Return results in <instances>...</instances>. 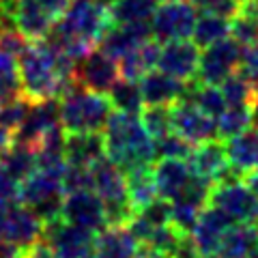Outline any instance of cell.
<instances>
[{
	"label": "cell",
	"mask_w": 258,
	"mask_h": 258,
	"mask_svg": "<svg viewBox=\"0 0 258 258\" xmlns=\"http://www.w3.org/2000/svg\"><path fill=\"white\" fill-rule=\"evenodd\" d=\"M106 157L101 134H67L64 138V159L69 166L91 168Z\"/></svg>",
	"instance_id": "cell-24"
},
{
	"label": "cell",
	"mask_w": 258,
	"mask_h": 258,
	"mask_svg": "<svg viewBox=\"0 0 258 258\" xmlns=\"http://www.w3.org/2000/svg\"><path fill=\"white\" fill-rule=\"evenodd\" d=\"M62 200H64L62 181L54 179L50 174H43L37 170L20 183L18 203L30 209L43 224L60 217Z\"/></svg>",
	"instance_id": "cell-7"
},
{
	"label": "cell",
	"mask_w": 258,
	"mask_h": 258,
	"mask_svg": "<svg viewBox=\"0 0 258 258\" xmlns=\"http://www.w3.org/2000/svg\"><path fill=\"white\" fill-rule=\"evenodd\" d=\"M62 187H64V194L93 189L91 168H84V166H67V170H64V174H62Z\"/></svg>",
	"instance_id": "cell-40"
},
{
	"label": "cell",
	"mask_w": 258,
	"mask_h": 258,
	"mask_svg": "<svg viewBox=\"0 0 258 258\" xmlns=\"http://www.w3.org/2000/svg\"><path fill=\"white\" fill-rule=\"evenodd\" d=\"M60 125V106L58 99H47V101H35L30 103L28 114L24 118L20 129L13 134L15 142L28 144V147H37L39 140L43 138L47 132H52Z\"/></svg>",
	"instance_id": "cell-16"
},
{
	"label": "cell",
	"mask_w": 258,
	"mask_h": 258,
	"mask_svg": "<svg viewBox=\"0 0 258 258\" xmlns=\"http://www.w3.org/2000/svg\"><path fill=\"white\" fill-rule=\"evenodd\" d=\"M258 249L256 224H232L217 245V258H249Z\"/></svg>",
	"instance_id": "cell-25"
},
{
	"label": "cell",
	"mask_w": 258,
	"mask_h": 258,
	"mask_svg": "<svg viewBox=\"0 0 258 258\" xmlns=\"http://www.w3.org/2000/svg\"><path fill=\"white\" fill-rule=\"evenodd\" d=\"M187 164L191 168V172L196 176L217 183L222 181L226 174L230 172L228 157H226V147L222 140H209L203 144H196L191 149V155L187 159Z\"/></svg>",
	"instance_id": "cell-18"
},
{
	"label": "cell",
	"mask_w": 258,
	"mask_h": 258,
	"mask_svg": "<svg viewBox=\"0 0 258 258\" xmlns=\"http://www.w3.org/2000/svg\"><path fill=\"white\" fill-rule=\"evenodd\" d=\"M71 0H0V28H18L28 41H41L69 9Z\"/></svg>",
	"instance_id": "cell-4"
},
{
	"label": "cell",
	"mask_w": 258,
	"mask_h": 258,
	"mask_svg": "<svg viewBox=\"0 0 258 258\" xmlns=\"http://www.w3.org/2000/svg\"><path fill=\"white\" fill-rule=\"evenodd\" d=\"M97 3H103V5H106V7H108V3H110V0H97Z\"/></svg>",
	"instance_id": "cell-51"
},
{
	"label": "cell",
	"mask_w": 258,
	"mask_h": 258,
	"mask_svg": "<svg viewBox=\"0 0 258 258\" xmlns=\"http://www.w3.org/2000/svg\"><path fill=\"white\" fill-rule=\"evenodd\" d=\"M108 99L116 112H127V114L140 116L144 110V99H142L140 86H138V82H132V80L120 78L118 82L110 88Z\"/></svg>",
	"instance_id": "cell-31"
},
{
	"label": "cell",
	"mask_w": 258,
	"mask_h": 258,
	"mask_svg": "<svg viewBox=\"0 0 258 258\" xmlns=\"http://www.w3.org/2000/svg\"><path fill=\"white\" fill-rule=\"evenodd\" d=\"M41 241L50 247L52 258H84L93 254L95 235L67 224L62 217H56L43 224Z\"/></svg>",
	"instance_id": "cell-11"
},
{
	"label": "cell",
	"mask_w": 258,
	"mask_h": 258,
	"mask_svg": "<svg viewBox=\"0 0 258 258\" xmlns=\"http://www.w3.org/2000/svg\"><path fill=\"white\" fill-rule=\"evenodd\" d=\"M235 224L228 215H224L220 209H215L211 205H207L198 215V222L194 226L191 241L196 243L200 256L215 254L217 245H220L222 237L226 235V230Z\"/></svg>",
	"instance_id": "cell-20"
},
{
	"label": "cell",
	"mask_w": 258,
	"mask_h": 258,
	"mask_svg": "<svg viewBox=\"0 0 258 258\" xmlns=\"http://www.w3.org/2000/svg\"><path fill=\"white\" fill-rule=\"evenodd\" d=\"M230 39L241 45H258V15L254 11V5L243 3L241 11L230 20Z\"/></svg>",
	"instance_id": "cell-32"
},
{
	"label": "cell",
	"mask_w": 258,
	"mask_h": 258,
	"mask_svg": "<svg viewBox=\"0 0 258 258\" xmlns=\"http://www.w3.org/2000/svg\"><path fill=\"white\" fill-rule=\"evenodd\" d=\"M183 97H187L194 106H198L205 114H209L211 118H217L226 108H228L226 106V99H224L220 86L191 82V84H187V91H185Z\"/></svg>",
	"instance_id": "cell-30"
},
{
	"label": "cell",
	"mask_w": 258,
	"mask_h": 258,
	"mask_svg": "<svg viewBox=\"0 0 258 258\" xmlns=\"http://www.w3.org/2000/svg\"><path fill=\"white\" fill-rule=\"evenodd\" d=\"M187 84L189 82H181V80L168 76L159 69H153L138 80L144 106H164V108H170L174 101H179L185 95V91H187Z\"/></svg>",
	"instance_id": "cell-19"
},
{
	"label": "cell",
	"mask_w": 258,
	"mask_h": 258,
	"mask_svg": "<svg viewBox=\"0 0 258 258\" xmlns=\"http://www.w3.org/2000/svg\"><path fill=\"white\" fill-rule=\"evenodd\" d=\"M241 52H243V47L230 37L205 47V52L200 54L198 74L194 82L220 86L224 80H228L232 74H237Z\"/></svg>",
	"instance_id": "cell-9"
},
{
	"label": "cell",
	"mask_w": 258,
	"mask_h": 258,
	"mask_svg": "<svg viewBox=\"0 0 258 258\" xmlns=\"http://www.w3.org/2000/svg\"><path fill=\"white\" fill-rule=\"evenodd\" d=\"M151 3H155V5H161V3H168V0H151Z\"/></svg>",
	"instance_id": "cell-49"
},
{
	"label": "cell",
	"mask_w": 258,
	"mask_h": 258,
	"mask_svg": "<svg viewBox=\"0 0 258 258\" xmlns=\"http://www.w3.org/2000/svg\"><path fill=\"white\" fill-rule=\"evenodd\" d=\"M198 60L200 50L194 41H189V39L187 41H172L161 45L157 69L181 80V82H194L198 74Z\"/></svg>",
	"instance_id": "cell-15"
},
{
	"label": "cell",
	"mask_w": 258,
	"mask_h": 258,
	"mask_svg": "<svg viewBox=\"0 0 258 258\" xmlns=\"http://www.w3.org/2000/svg\"><path fill=\"white\" fill-rule=\"evenodd\" d=\"M256 228H258V222H256Z\"/></svg>",
	"instance_id": "cell-55"
},
{
	"label": "cell",
	"mask_w": 258,
	"mask_h": 258,
	"mask_svg": "<svg viewBox=\"0 0 258 258\" xmlns=\"http://www.w3.org/2000/svg\"><path fill=\"white\" fill-rule=\"evenodd\" d=\"M20 91L30 103L60 99L74 86V60L41 39L30 41L18 58Z\"/></svg>",
	"instance_id": "cell-1"
},
{
	"label": "cell",
	"mask_w": 258,
	"mask_h": 258,
	"mask_svg": "<svg viewBox=\"0 0 258 258\" xmlns=\"http://www.w3.org/2000/svg\"><path fill=\"white\" fill-rule=\"evenodd\" d=\"M245 183H247V187L252 189L254 194H258V170H254V172H249L245 179H243Z\"/></svg>",
	"instance_id": "cell-48"
},
{
	"label": "cell",
	"mask_w": 258,
	"mask_h": 258,
	"mask_svg": "<svg viewBox=\"0 0 258 258\" xmlns=\"http://www.w3.org/2000/svg\"><path fill=\"white\" fill-rule=\"evenodd\" d=\"M209 205L220 209L235 224H256L258 222V194L249 189L247 183L232 170L222 181L213 183Z\"/></svg>",
	"instance_id": "cell-6"
},
{
	"label": "cell",
	"mask_w": 258,
	"mask_h": 258,
	"mask_svg": "<svg viewBox=\"0 0 258 258\" xmlns=\"http://www.w3.org/2000/svg\"><path fill=\"white\" fill-rule=\"evenodd\" d=\"M28 108H30V101L24 99L22 95L0 103V125L7 127L11 134H15L20 129V125L24 123V118H26Z\"/></svg>",
	"instance_id": "cell-37"
},
{
	"label": "cell",
	"mask_w": 258,
	"mask_h": 258,
	"mask_svg": "<svg viewBox=\"0 0 258 258\" xmlns=\"http://www.w3.org/2000/svg\"><path fill=\"white\" fill-rule=\"evenodd\" d=\"M191 144L183 140L181 136L170 132L164 138L155 140V157L157 159H189L191 155Z\"/></svg>",
	"instance_id": "cell-38"
},
{
	"label": "cell",
	"mask_w": 258,
	"mask_h": 258,
	"mask_svg": "<svg viewBox=\"0 0 258 258\" xmlns=\"http://www.w3.org/2000/svg\"><path fill=\"white\" fill-rule=\"evenodd\" d=\"M243 3H256L258 5V0H243Z\"/></svg>",
	"instance_id": "cell-53"
},
{
	"label": "cell",
	"mask_w": 258,
	"mask_h": 258,
	"mask_svg": "<svg viewBox=\"0 0 258 258\" xmlns=\"http://www.w3.org/2000/svg\"><path fill=\"white\" fill-rule=\"evenodd\" d=\"M0 166L15 183H22L32 172H37V151L35 147L13 140L9 149L0 153Z\"/></svg>",
	"instance_id": "cell-27"
},
{
	"label": "cell",
	"mask_w": 258,
	"mask_h": 258,
	"mask_svg": "<svg viewBox=\"0 0 258 258\" xmlns=\"http://www.w3.org/2000/svg\"><path fill=\"white\" fill-rule=\"evenodd\" d=\"M112 26L108 7L97 0H71L69 9L52 26L45 41L69 60H78L99 45L103 32Z\"/></svg>",
	"instance_id": "cell-2"
},
{
	"label": "cell",
	"mask_w": 258,
	"mask_h": 258,
	"mask_svg": "<svg viewBox=\"0 0 258 258\" xmlns=\"http://www.w3.org/2000/svg\"><path fill=\"white\" fill-rule=\"evenodd\" d=\"M170 125L172 132L187 140L191 147L217 138L215 118L205 114L198 106H194L187 97H181L170 106Z\"/></svg>",
	"instance_id": "cell-12"
},
{
	"label": "cell",
	"mask_w": 258,
	"mask_h": 258,
	"mask_svg": "<svg viewBox=\"0 0 258 258\" xmlns=\"http://www.w3.org/2000/svg\"><path fill=\"white\" fill-rule=\"evenodd\" d=\"M84 258H95V254H88V256H84Z\"/></svg>",
	"instance_id": "cell-54"
},
{
	"label": "cell",
	"mask_w": 258,
	"mask_h": 258,
	"mask_svg": "<svg viewBox=\"0 0 258 258\" xmlns=\"http://www.w3.org/2000/svg\"><path fill=\"white\" fill-rule=\"evenodd\" d=\"M125 179H127V196L134 211H140V209L151 205L155 198H159L155 179H153V166L134 168V170L125 172Z\"/></svg>",
	"instance_id": "cell-28"
},
{
	"label": "cell",
	"mask_w": 258,
	"mask_h": 258,
	"mask_svg": "<svg viewBox=\"0 0 258 258\" xmlns=\"http://www.w3.org/2000/svg\"><path fill=\"white\" fill-rule=\"evenodd\" d=\"M151 228H159V226L170 224V203L164 198H155L151 205H147L140 211H136Z\"/></svg>",
	"instance_id": "cell-41"
},
{
	"label": "cell",
	"mask_w": 258,
	"mask_h": 258,
	"mask_svg": "<svg viewBox=\"0 0 258 258\" xmlns=\"http://www.w3.org/2000/svg\"><path fill=\"white\" fill-rule=\"evenodd\" d=\"M215 127H217V138L222 140H230L239 136L241 132L252 127V114L249 108H237V106H228L220 116L215 118Z\"/></svg>",
	"instance_id": "cell-34"
},
{
	"label": "cell",
	"mask_w": 258,
	"mask_h": 258,
	"mask_svg": "<svg viewBox=\"0 0 258 258\" xmlns=\"http://www.w3.org/2000/svg\"><path fill=\"white\" fill-rule=\"evenodd\" d=\"M153 39L149 24H112V26L103 32L97 50H101L106 56L114 58L116 62L127 56L132 50H136L140 43Z\"/></svg>",
	"instance_id": "cell-17"
},
{
	"label": "cell",
	"mask_w": 258,
	"mask_h": 258,
	"mask_svg": "<svg viewBox=\"0 0 258 258\" xmlns=\"http://www.w3.org/2000/svg\"><path fill=\"white\" fill-rule=\"evenodd\" d=\"M101 138L106 157L114 161L123 172L140 166H153L157 161L155 142L147 134L138 114L114 110L108 118L106 129L101 132Z\"/></svg>",
	"instance_id": "cell-3"
},
{
	"label": "cell",
	"mask_w": 258,
	"mask_h": 258,
	"mask_svg": "<svg viewBox=\"0 0 258 258\" xmlns=\"http://www.w3.org/2000/svg\"><path fill=\"white\" fill-rule=\"evenodd\" d=\"M43 235V222L20 203H13L7 207V217H5V228L0 241L18 245L24 252L39 243Z\"/></svg>",
	"instance_id": "cell-14"
},
{
	"label": "cell",
	"mask_w": 258,
	"mask_h": 258,
	"mask_svg": "<svg viewBox=\"0 0 258 258\" xmlns=\"http://www.w3.org/2000/svg\"><path fill=\"white\" fill-rule=\"evenodd\" d=\"M120 80V69L114 58L101 50H91L74 62V84L86 91L108 95L110 88Z\"/></svg>",
	"instance_id": "cell-10"
},
{
	"label": "cell",
	"mask_w": 258,
	"mask_h": 258,
	"mask_svg": "<svg viewBox=\"0 0 258 258\" xmlns=\"http://www.w3.org/2000/svg\"><path fill=\"white\" fill-rule=\"evenodd\" d=\"M60 217L71 226H78L91 235H97L108 226L106 207L93 189L64 194Z\"/></svg>",
	"instance_id": "cell-13"
},
{
	"label": "cell",
	"mask_w": 258,
	"mask_h": 258,
	"mask_svg": "<svg viewBox=\"0 0 258 258\" xmlns=\"http://www.w3.org/2000/svg\"><path fill=\"white\" fill-rule=\"evenodd\" d=\"M172 258H200V252L196 243L191 241V237H183L179 241V245H176V249L172 252Z\"/></svg>",
	"instance_id": "cell-44"
},
{
	"label": "cell",
	"mask_w": 258,
	"mask_h": 258,
	"mask_svg": "<svg viewBox=\"0 0 258 258\" xmlns=\"http://www.w3.org/2000/svg\"><path fill=\"white\" fill-rule=\"evenodd\" d=\"M159 50L161 43H157L155 39L140 43L136 50H132L127 56L118 60V69H120V78L123 80H132L138 82L142 76H147L149 71L157 69V58H159Z\"/></svg>",
	"instance_id": "cell-26"
},
{
	"label": "cell",
	"mask_w": 258,
	"mask_h": 258,
	"mask_svg": "<svg viewBox=\"0 0 258 258\" xmlns=\"http://www.w3.org/2000/svg\"><path fill=\"white\" fill-rule=\"evenodd\" d=\"M140 120L147 134L153 138V142L164 138L172 132V125H170V108H164V106H147L142 110Z\"/></svg>",
	"instance_id": "cell-36"
},
{
	"label": "cell",
	"mask_w": 258,
	"mask_h": 258,
	"mask_svg": "<svg viewBox=\"0 0 258 258\" xmlns=\"http://www.w3.org/2000/svg\"><path fill=\"white\" fill-rule=\"evenodd\" d=\"M11 142H13V134H11L7 127L0 125V153L9 149V147H11Z\"/></svg>",
	"instance_id": "cell-46"
},
{
	"label": "cell",
	"mask_w": 258,
	"mask_h": 258,
	"mask_svg": "<svg viewBox=\"0 0 258 258\" xmlns=\"http://www.w3.org/2000/svg\"><path fill=\"white\" fill-rule=\"evenodd\" d=\"M191 174L194 172L187 159H157L153 164V179H155L157 196L172 203L187 185Z\"/></svg>",
	"instance_id": "cell-23"
},
{
	"label": "cell",
	"mask_w": 258,
	"mask_h": 258,
	"mask_svg": "<svg viewBox=\"0 0 258 258\" xmlns=\"http://www.w3.org/2000/svg\"><path fill=\"white\" fill-rule=\"evenodd\" d=\"M200 258H217L215 254H207V256H200Z\"/></svg>",
	"instance_id": "cell-50"
},
{
	"label": "cell",
	"mask_w": 258,
	"mask_h": 258,
	"mask_svg": "<svg viewBox=\"0 0 258 258\" xmlns=\"http://www.w3.org/2000/svg\"><path fill=\"white\" fill-rule=\"evenodd\" d=\"M198 20V11L189 0H168L155 7L151 15V35L157 43L187 41Z\"/></svg>",
	"instance_id": "cell-8"
},
{
	"label": "cell",
	"mask_w": 258,
	"mask_h": 258,
	"mask_svg": "<svg viewBox=\"0 0 258 258\" xmlns=\"http://www.w3.org/2000/svg\"><path fill=\"white\" fill-rule=\"evenodd\" d=\"M18 189H20V183H15L0 166V205L18 203Z\"/></svg>",
	"instance_id": "cell-43"
},
{
	"label": "cell",
	"mask_w": 258,
	"mask_h": 258,
	"mask_svg": "<svg viewBox=\"0 0 258 258\" xmlns=\"http://www.w3.org/2000/svg\"><path fill=\"white\" fill-rule=\"evenodd\" d=\"M220 88L226 99V106H237V108H249V103L254 99V93H256V88L239 71L232 74L228 80H224Z\"/></svg>",
	"instance_id": "cell-35"
},
{
	"label": "cell",
	"mask_w": 258,
	"mask_h": 258,
	"mask_svg": "<svg viewBox=\"0 0 258 258\" xmlns=\"http://www.w3.org/2000/svg\"><path fill=\"white\" fill-rule=\"evenodd\" d=\"M60 127L67 134H101L114 112L108 95L71 86L58 99Z\"/></svg>",
	"instance_id": "cell-5"
},
{
	"label": "cell",
	"mask_w": 258,
	"mask_h": 258,
	"mask_svg": "<svg viewBox=\"0 0 258 258\" xmlns=\"http://www.w3.org/2000/svg\"><path fill=\"white\" fill-rule=\"evenodd\" d=\"M155 7L151 0H110L108 15L112 24H149Z\"/></svg>",
	"instance_id": "cell-29"
},
{
	"label": "cell",
	"mask_w": 258,
	"mask_h": 258,
	"mask_svg": "<svg viewBox=\"0 0 258 258\" xmlns=\"http://www.w3.org/2000/svg\"><path fill=\"white\" fill-rule=\"evenodd\" d=\"M249 114H252V127L258 129V88H256V93H254L252 103H249Z\"/></svg>",
	"instance_id": "cell-47"
},
{
	"label": "cell",
	"mask_w": 258,
	"mask_h": 258,
	"mask_svg": "<svg viewBox=\"0 0 258 258\" xmlns=\"http://www.w3.org/2000/svg\"><path fill=\"white\" fill-rule=\"evenodd\" d=\"M198 15H217L224 20H232L241 11L243 0H189Z\"/></svg>",
	"instance_id": "cell-39"
},
{
	"label": "cell",
	"mask_w": 258,
	"mask_h": 258,
	"mask_svg": "<svg viewBox=\"0 0 258 258\" xmlns=\"http://www.w3.org/2000/svg\"><path fill=\"white\" fill-rule=\"evenodd\" d=\"M239 74L243 76L254 88H258V45H247L241 52L239 60Z\"/></svg>",
	"instance_id": "cell-42"
},
{
	"label": "cell",
	"mask_w": 258,
	"mask_h": 258,
	"mask_svg": "<svg viewBox=\"0 0 258 258\" xmlns=\"http://www.w3.org/2000/svg\"><path fill=\"white\" fill-rule=\"evenodd\" d=\"M138 258H172L170 254H166V252H159V249H153V247H140V254Z\"/></svg>",
	"instance_id": "cell-45"
},
{
	"label": "cell",
	"mask_w": 258,
	"mask_h": 258,
	"mask_svg": "<svg viewBox=\"0 0 258 258\" xmlns=\"http://www.w3.org/2000/svg\"><path fill=\"white\" fill-rule=\"evenodd\" d=\"M249 258H258V249H256V252H254L252 256H249Z\"/></svg>",
	"instance_id": "cell-52"
},
{
	"label": "cell",
	"mask_w": 258,
	"mask_h": 258,
	"mask_svg": "<svg viewBox=\"0 0 258 258\" xmlns=\"http://www.w3.org/2000/svg\"><path fill=\"white\" fill-rule=\"evenodd\" d=\"M140 243L127 226H106L95 235V258H138Z\"/></svg>",
	"instance_id": "cell-21"
},
{
	"label": "cell",
	"mask_w": 258,
	"mask_h": 258,
	"mask_svg": "<svg viewBox=\"0 0 258 258\" xmlns=\"http://www.w3.org/2000/svg\"><path fill=\"white\" fill-rule=\"evenodd\" d=\"M191 37L198 47H209L226 37H230V20L217 18V15H200L196 20Z\"/></svg>",
	"instance_id": "cell-33"
},
{
	"label": "cell",
	"mask_w": 258,
	"mask_h": 258,
	"mask_svg": "<svg viewBox=\"0 0 258 258\" xmlns=\"http://www.w3.org/2000/svg\"><path fill=\"white\" fill-rule=\"evenodd\" d=\"M226 157L230 170L245 179L249 172L258 170V129L249 127L235 138L226 140Z\"/></svg>",
	"instance_id": "cell-22"
}]
</instances>
